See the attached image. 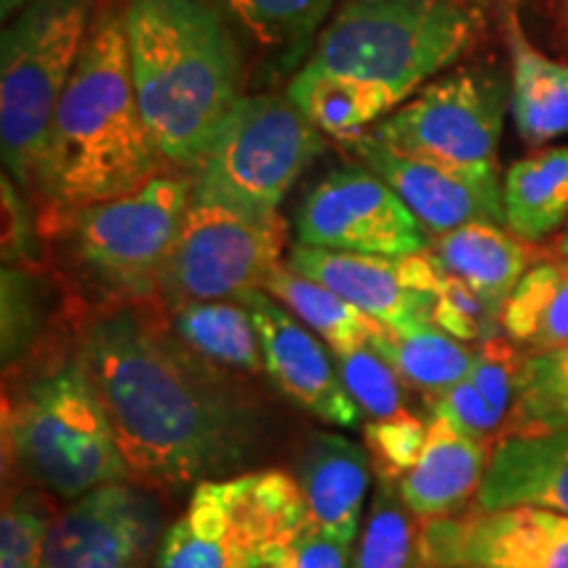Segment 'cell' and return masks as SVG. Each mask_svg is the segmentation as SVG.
<instances>
[{"label": "cell", "mask_w": 568, "mask_h": 568, "mask_svg": "<svg viewBox=\"0 0 568 568\" xmlns=\"http://www.w3.org/2000/svg\"><path fill=\"white\" fill-rule=\"evenodd\" d=\"M80 347L134 485L180 495L243 471L264 443V408L148 305L95 311Z\"/></svg>", "instance_id": "6da1fadb"}, {"label": "cell", "mask_w": 568, "mask_h": 568, "mask_svg": "<svg viewBox=\"0 0 568 568\" xmlns=\"http://www.w3.org/2000/svg\"><path fill=\"white\" fill-rule=\"evenodd\" d=\"M161 166L134 90L126 0H101L55 109L38 190L69 216L134 193Z\"/></svg>", "instance_id": "7a4b0ae2"}, {"label": "cell", "mask_w": 568, "mask_h": 568, "mask_svg": "<svg viewBox=\"0 0 568 568\" xmlns=\"http://www.w3.org/2000/svg\"><path fill=\"white\" fill-rule=\"evenodd\" d=\"M134 90L163 163L193 169L240 101V53L209 0H126Z\"/></svg>", "instance_id": "3957f363"}, {"label": "cell", "mask_w": 568, "mask_h": 568, "mask_svg": "<svg viewBox=\"0 0 568 568\" xmlns=\"http://www.w3.org/2000/svg\"><path fill=\"white\" fill-rule=\"evenodd\" d=\"M3 481L59 500L132 481L80 339L27 355L3 382Z\"/></svg>", "instance_id": "277c9868"}, {"label": "cell", "mask_w": 568, "mask_h": 568, "mask_svg": "<svg viewBox=\"0 0 568 568\" xmlns=\"http://www.w3.org/2000/svg\"><path fill=\"white\" fill-rule=\"evenodd\" d=\"M481 0H343L308 67L382 82L406 98L474 45Z\"/></svg>", "instance_id": "5b68a950"}, {"label": "cell", "mask_w": 568, "mask_h": 568, "mask_svg": "<svg viewBox=\"0 0 568 568\" xmlns=\"http://www.w3.org/2000/svg\"><path fill=\"white\" fill-rule=\"evenodd\" d=\"M101 0H32L0 42V151L21 187H38L55 109Z\"/></svg>", "instance_id": "8992f818"}, {"label": "cell", "mask_w": 568, "mask_h": 568, "mask_svg": "<svg viewBox=\"0 0 568 568\" xmlns=\"http://www.w3.org/2000/svg\"><path fill=\"white\" fill-rule=\"evenodd\" d=\"M305 529L308 514L293 474L240 471L190 493L163 531L153 568H266Z\"/></svg>", "instance_id": "52a82bcc"}, {"label": "cell", "mask_w": 568, "mask_h": 568, "mask_svg": "<svg viewBox=\"0 0 568 568\" xmlns=\"http://www.w3.org/2000/svg\"><path fill=\"white\" fill-rule=\"evenodd\" d=\"M193 197L190 176L159 174L134 193L63 216L69 255L82 280L113 305H148Z\"/></svg>", "instance_id": "ba28073f"}, {"label": "cell", "mask_w": 568, "mask_h": 568, "mask_svg": "<svg viewBox=\"0 0 568 568\" xmlns=\"http://www.w3.org/2000/svg\"><path fill=\"white\" fill-rule=\"evenodd\" d=\"M322 148V134L290 98H240L193 169V193L272 216Z\"/></svg>", "instance_id": "9c48e42d"}, {"label": "cell", "mask_w": 568, "mask_h": 568, "mask_svg": "<svg viewBox=\"0 0 568 568\" xmlns=\"http://www.w3.org/2000/svg\"><path fill=\"white\" fill-rule=\"evenodd\" d=\"M287 224L280 213L255 216L211 197H190L180 234L161 276V301H243L264 290L282 264Z\"/></svg>", "instance_id": "30bf717a"}, {"label": "cell", "mask_w": 568, "mask_h": 568, "mask_svg": "<svg viewBox=\"0 0 568 568\" xmlns=\"http://www.w3.org/2000/svg\"><path fill=\"white\" fill-rule=\"evenodd\" d=\"M508 105L510 82L500 69L464 67L426 84L372 134L395 151L453 169H497Z\"/></svg>", "instance_id": "8fae6325"}, {"label": "cell", "mask_w": 568, "mask_h": 568, "mask_svg": "<svg viewBox=\"0 0 568 568\" xmlns=\"http://www.w3.org/2000/svg\"><path fill=\"white\" fill-rule=\"evenodd\" d=\"M295 234L301 245L389 258L429 247V234L403 197L361 166L337 169L311 190L295 213Z\"/></svg>", "instance_id": "7c38bea8"}, {"label": "cell", "mask_w": 568, "mask_h": 568, "mask_svg": "<svg viewBox=\"0 0 568 568\" xmlns=\"http://www.w3.org/2000/svg\"><path fill=\"white\" fill-rule=\"evenodd\" d=\"M163 531V508L153 489L113 481L59 510L45 568H153Z\"/></svg>", "instance_id": "4fadbf2b"}, {"label": "cell", "mask_w": 568, "mask_h": 568, "mask_svg": "<svg viewBox=\"0 0 568 568\" xmlns=\"http://www.w3.org/2000/svg\"><path fill=\"white\" fill-rule=\"evenodd\" d=\"M422 566L568 568V516L539 506H506L422 521Z\"/></svg>", "instance_id": "5bb4252c"}, {"label": "cell", "mask_w": 568, "mask_h": 568, "mask_svg": "<svg viewBox=\"0 0 568 568\" xmlns=\"http://www.w3.org/2000/svg\"><path fill=\"white\" fill-rule=\"evenodd\" d=\"M287 264L389 329L432 322V305L443 276V268L426 251L389 258L295 243Z\"/></svg>", "instance_id": "9a60e30c"}, {"label": "cell", "mask_w": 568, "mask_h": 568, "mask_svg": "<svg viewBox=\"0 0 568 568\" xmlns=\"http://www.w3.org/2000/svg\"><path fill=\"white\" fill-rule=\"evenodd\" d=\"M366 169L379 174L414 211L429 237L474 222L506 224L503 182L497 169H453L389 148L372 132L351 142Z\"/></svg>", "instance_id": "2e32d148"}, {"label": "cell", "mask_w": 568, "mask_h": 568, "mask_svg": "<svg viewBox=\"0 0 568 568\" xmlns=\"http://www.w3.org/2000/svg\"><path fill=\"white\" fill-rule=\"evenodd\" d=\"M240 303L251 311L274 387L318 422L337 429H358L364 414L347 395L324 339L297 322L266 290H255Z\"/></svg>", "instance_id": "e0dca14e"}, {"label": "cell", "mask_w": 568, "mask_h": 568, "mask_svg": "<svg viewBox=\"0 0 568 568\" xmlns=\"http://www.w3.org/2000/svg\"><path fill=\"white\" fill-rule=\"evenodd\" d=\"M372 471L366 447L355 439L337 432L308 435L293 466L308 514V529L353 545L361 531Z\"/></svg>", "instance_id": "ac0fdd59"}, {"label": "cell", "mask_w": 568, "mask_h": 568, "mask_svg": "<svg viewBox=\"0 0 568 568\" xmlns=\"http://www.w3.org/2000/svg\"><path fill=\"white\" fill-rule=\"evenodd\" d=\"M493 447L489 439L460 429L447 416L432 414L424 450L414 468L397 481L403 503L418 521L464 514L479 495Z\"/></svg>", "instance_id": "d6986e66"}, {"label": "cell", "mask_w": 568, "mask_h": 568, "mask_svg": "<svg viewBox=\"0 0 568 568\" xmlns=\"http://www.w3.org/2000/svg\"><path fill=\"white\" fill-rule=\"evenodd\" d=\"M539 506L568 516V429L495 439L477 508Z\"/></svg>", "instance_id": "ffe728a7"}, {"label": "cell", "mask_w": 568, "mask_h": 568, "mask_svg": "<svg viewBox=\"0 0 568 568\" xmlns=\"http://www.w3.org/2000/svg\"><path fill=\"white\" fill-rule=\"evenodd\" d=\"M506 42L510 51V116L529 145L568 134V63L531 45L514 9H506Z\"/></svg>", "instance_id": "44dd1931"}, {"label": "cell", "mask_w": 568, "mask_h": 568, "mask_svg": "<svg viewBox=\"0 0 568 568\" xmlns=\"http://www.w3.org/2000/svg\"><path fill=\"white\" fill-rule=\"evenodd\" d=\"M426 253L445 274L471 284L500 308L529 272L527 240L493 222H474L429 237Z\"/></svg>", "instance_id": "7402d4cb"}, {"label": "cell", "mask_w": 568, "mask_h": 568, "mask_svg": "<svg viewBox=\"0 0 568 568\" xmlns=\"http://www.w3.org/2000/svg\"><path fill=\"white\" fill-rule=\"evenodd\" d=\"M287 98L318 132L345 142L358 140L368 126L382 122L403 103V98L387 84L311 69L308 63L293 77Z\"/></svg>", "instance_id": "603a6c76"}, {"label": "cell", "mask_w": 568, "mask_h": 568, "mask_svg": "<svg viewBox=\"0 0 568 568\" xmlns=\"http://www.w3.org/2000/svg\"><path fill=\"white\" fill-rule=\"evenodd\" d=\"M372 345L395 366L403 385L426 397L429 408L447 389L466 379L477 361L474 347L447 335L435 322H418L406 329L385 326Z\"/></svg>", "instance_id": "cb8c5ba5"}, {"label": "cell", "mask_w": 568, "mask_h": 568, "mask_svg": "<svg viewBox=\"0 0 568 568\" xmlns=\"http://www.w3.org/2000/svg\"><path fill=\"white\" fill-rule=\"evenodd\" d=\"M506 226L537 243L568 224V148H539L516 161L503 180Z\"/></svg>", "instance_id": "d4e9b609"}, {"label": "cell", "mask_w": 568, "mask_h": 568, "mask_svg": "<svg viewBox=\"0 0 568 568\" xmlns=\"http://www.w3.org/2000/svg\"><path fill=\"white\" fill-rule=\"evenodd\" d=\"M169 326L184 345L232 374H264V351L243 303L193 301L172 308Z\"/></svg>", "instance_id": "484cf974"}, {"label": "cell", "mask_w": 568, "mask_h": 568, "mask_svg": "<svg viewBox=\"0 0 568 568\" xmlns=\"http://www.w3.org/2000/svg\"><path fill=\"white\" fill-rule=\"evenodd\" d=\"M264 290L276 297L297 322L308 326L314 335L332 347V353H351L358 347L372 345L385 324L355 308L343 295L332 293L329 287L318 284L290 264H280L268 274Z\"/></svg>", "instance_id": "4316f807"}, {"label": "cell", "mask_w": 568, "mask_h": 568, "mask_svg": "<svg viewBox=\"0 0 568 568\" xmlns=\"http://www.w3.org/2000/svg\"><path fill=\"white\" fill-rule=\"evenodd\" d=\"M503 332L527 355L568 345V255L524 274L503 305Z\"/></svg>", "instance_id": "83f0119b"}, {"label": "cell", "mask_w": 568, "mask_h": 568, "mask_svg": "<svg viewBox=\"0 0 568 568\" xmlns=\"http://www.w3.org/2000/svg\"><path fill=\"white\" fill-rule=\"evenodd\" d=\"M261 51L284 69L305 53L339 0H219Z\"/></svg>", "instance_id": "f1b7e54d"}, {"label": "cell", "mask_w": 568, "mask_h": 568, "mask_svg": "<svg viewBox=\"0 0 568 568\" xmlns=\"http://www.w3.org/2000/svg\"><path fill=\"white\" fill-rule=\"evenodd\" d=\"M568 429V345L524 358L503 437H539Z\"/></svg>", "instance_id": "f546056e"}, {"label": "cell", "mask_w": 568, "mask_h": 568, "mask_svg": "<svg viewBox=\"0 0 568 568\" xmlns=\"http://www.w3.org/2000/svg\"><path fill=\"white\" fill-rule=\"evenodd\" d=\"M351 568H424L422 521L403 503L393 481H376L372 510Z\"/></svg>", "instance_id": "4dcf8cb0"}, {"label": "cell", "mask_w": 568, "mask_h": 568, "mask_svg": "<svg viewBox=\"0 0 568 568\" xmlns=\"http://www.w3.org/2000/svg\"><path fill=\"white\" fill-rule=\"evenodd\" d=\"M59 497L34 485L6 481L0 514V568H45V545Z\"/></svg>", "instance_id": "1f68e13d"}, {"label": "cell", "mask_w": 568, "mask_h": 568, "mask_svg": "<svg viewBox=\"0 0 568 568\" xmlns=\"http://www.w3.org/2000/svg\"><path fill=\"white\" fill-rule=\"evenodd\" d=\"M339 379L353 397L361 414L372 418H393L406 410V385L395 366L376 351L374 345H364L358 351L335 355Z\"/></svg>", "instance_id": "d6a6232c"}, {"label": "cell", "mask_w": 568, "mask_h": 568, "mask_svg": "<svg viewBox=\"0 0 568 568\" xmlns=\"http://www.w3.org/2000/svg\"><path fill=\"white\" fill-rule=\"evenodd\" d=\"M432 322L447 335L458 337L460 343L481 345L487 339L500 337L503 308L479 295L471 284L443 272L435 305H432Z\"/></svg>", "instance_id": "836d02e7"}, {"label": "cell", "mask_w": 568, "mask_h": 568, "mask_svg": "<svg viewBox=\"0 0 568 568\" xmlns=\"http://www.w3.org/2000/svg\"><path fill=\"white\" fill-rule=\"evenodd\" d=\"M429 424L410 410L393 418H376L364 426V447L372 458L376 479L397 485L422 456Z\"/></svg>", "instance_id": "e575fe53"}, {"label": "cell", "mask_w": 568, "mask_h": 568, "mask_svg": "<svg viewBox=\"0 0 568 568\" xmlns=\"http://www.w3.org/2000/svg\"><path fill=\"white\" fill-rule=\"evenodd\" d=\"M40 308L32 280L19 268H3V361L17 366L32 351L38 337Z\"/></svg>", "instance_id": "d590c367"}, {"label": "cell", "mask_w": 568, "mask_h": 568, "mask_svg": "<svg viewBox=\"0 0 568 568\" xmlns=\"http://www.w3.org/2000/svg\"><path fill=\"white\" fill-rule=\"evenodd\" d=\"M432 414L447 416L453 424H458L460 429L471 432V435L489 439L500 435L503 429V416H497L493 408L487 406V400L477 393V387L471 385V379H460L456 387H450L439 400L432 406Z\"/></svg>", "instance_id": "8d00e7d4"}, {"label": "cell", "mask_w": 568, "mask_h": 568, "mask_svg": "<svg viewBox=\"0 0 568 568\" xmlns=\"http://www.w3.org/2000/svg\"><path fill=\"white\" fill-rule=\"evenodd\" d=\"M353 545L305 529L301 537L266 568H351Z\"/></svg>", "instance_id": "74e56055"}, {"label": "cell", "mask_w": 568, "mask_h": 568, "mask_svg": "<svg viewBox=\"0 0 568 568\" xmlns=\"http://www.w3.org/2000/svg\"><path fill=\"white\" fill-rule=\"evenodd\" d=\"M3 258L6 264H30L32 261V219L27 213V205L21 203L17 187L9 182V174L3 176Z\"/></svg>", "instance_id": "f35d334b"}, {"label": "cell", "mask_w": 568, "mask_h": 568, "mask_svg": "<svg viewBox=\"0 0 568 568\" xmlns=\"http://www.w3.org/2000/svg\"><path fill=\"white\" fill-rule=\"evenodd\" d=\"M32 0H0V17L6 21H11L17 13L24 9V6H30Z\"/></svg>", "instance_id": "ab89813d"}, {"label": "cell", "mask_w": 568, "mask_h": 568, "mask_svg": "<svg viewBox=\"0 0 568 568\" xmlns=\"http://www.w3.org/2000/svg\"><path fill=\"white\" fill-rule=\"evenodd\" d=\"M560 247H564V253L568 255V224H566V234H564V243H560Z\"/></svg>", "instance_id": "60d3db41"}]
</instances>
